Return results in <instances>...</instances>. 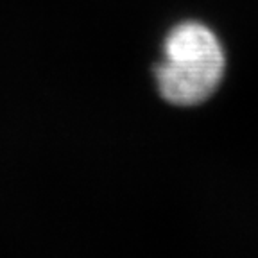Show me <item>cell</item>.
I'll list each match as a JSON object with an SVG mask.
<instances>
[{
	"instance_id": "obj_1",
	"label": "cell",
	"mask_w": 258,
	"mask_h": 258,
	"mask_svg": "<svg viewBox=\"0 0 258 258\" xmlns=\"http://www.w3.org/2000/svg\"><path fill=\"white\" fill-rule=\"evenodd\" d=\"M224 69V50L217 36L206 25L185 22L165 40L163 61L156 69L158 88L172 104H199L217 90Z\"/></svg>"
}]
</instances>
